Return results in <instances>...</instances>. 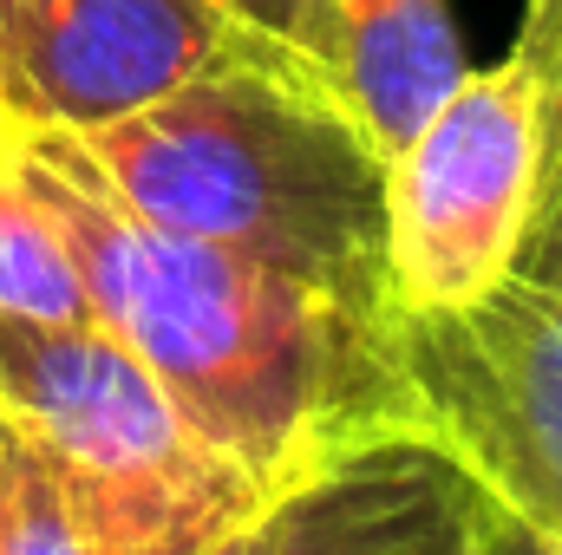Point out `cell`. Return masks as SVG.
Listing matches in <instances>:
<instances>
[{
	"mask_svg": "<svg viewBox=\"0 0 562 555\" xmlns=\"http://www.w3.org/2000/svg\"><path fill=\"white\" fill-rule=\"evenodd\" d=\"M256 39H269V46H288V53H301L307 59V46H314V0H223ZM314 66V59H307Z\"/></svg>",
	"mask_w": 562,
	"mask_h": 555,
	"instance_id": "cell-12",
	"label": "cell"
},
{
	"mask_svg": "<svg viewBox=\"0 0 562 555\" xmlns=\"http://www.w3.org/2000/svg\"><path fill=\"white\" fill-rule=\"evenodd\" d=\"M0 555H92L40 444L0 412Z\"/></svg>",
	"mask_w": 562,
	"mask_h": 555,
	"instance_id": "cell-10",
	"label": "cell"
},
{
	"mask_svg": "<svg viewBox=\"0 0 562 555\" xmlns=\"http://www.w3.org/2000/svg\"><path fill=\"white\" fill-rule=\"evenodd\" d=\"M497 490L431 431H373L262 503L269 555H477Z\"/></svg>",
	"mask_w": 562,
	"mask_h": 555,
	"instance_id": "cell-7",
	"label": "cell"
},
{
	"mask_svg": "<svg viewBox=\"0 0 562 555\" xmlns=\"http://www.w3.org/2000/svg\"><path fill=\"white\" fill-rule=\"evenodd\" d=\"M543 196V86L504 53L471 66L386 157V287L400 320L458 314L510 275Z\"/></svg>",
	"mask_w": 562,
	"mask_h": 555,
	"instance_id": "cell-5",
	"label": "cell"
},
{
	"mask_svg": "<svg viewBox=\"0 0 562 555\" xmlns=\"http://www.w3.org/2000/svg\"><path fill=\"white\" fill-rule=\"evenodd\" d=\"M203 555H269V550H262V510H256L249 523H236L229 536H216Z\"/></svg>",
	"mask_w": 562,
	"mask_h": 555,
	"instance_id": "cell-14",
	"label": "cell"
},
{
	"mask_svg": "<svg viewBox=\"0 0 562 555\" xmlns=\"http://www.w3.org/2000/svg\"><path fill=\"white\" fill-rule=\"evenodd\" d=\"M72 150L144 223L367 314H400L386 287V150L301 53L249 39L157 105L79 132Z\"/></svg>",
	"mask_w": 562,
	"mask_h": 555,
	"instance_id": "cell-2",
	"label": "cell"
},
{
	"mask_svg": "<svg viewBox=\"0 0 562 555\" xmlns=\"http://www.w3.org/2000/svg\"><path fill=\"white\" fill-rule=\"evenodd\" d=\"M307 59L386 157L471 72L451 0H314Z\"/></svg>",
	"mask_w": 562,
	"mask_h": 555,
	"instance_id": "cell-8",
	"label": "cell"
},
{
	"mask_svg": "<svg viewBox=\"0 0 562 555\" xmlns=\"http://www.w3.org/2000/svg\"><path fill=\"white\" fill-rule=\"evenodd\" d=\"M249 39L223 0H20L0 26V125H119Z\"/></svg>",
	"mask_w": 562,
	"mask_h": 555,
	"instance_id": "cell-6",
	"label": "cell"
},
{
	"mask_svg": "<svg viewBox=\"0 0 562 555\" xmlns=\"http://www.w3.org/2000/svg\"><path fill=\"white\" fill-rule=\"evenodd\" d=\"M0 150L59 223L92 320L138 353L262 497L373 431L425 424L400 314H367L314 281L132 216L66 132L0 125Z\"/></svg>",
	"mask_w": 562,
	"mask_h": 555,
	"instance_id": "cell-1",
	"label": "cell"
},
{
	"mask_svg": "<svg viewBox=\"0 0 562 555\" xmlns=\"http://www.w3.org/2000/svg\"><path fill=\"white\" fill-rule=\"evenodd\" d=\"M425 424L562 543V163L543 170L530 236L484 301L400 320Z\"/></svg>",
	"mask_w": 562,
	"mask_h": 555,
	"instance_id": "cell-4",
	"label": "cell"
},
{
	"mask_svg": "<svg viewBox=\"0 0 562 555\" xmlns=\"http://www.w3.org/2000/svg\"><path fill=\"white\" fill-rule=\"evenodd\" d=\"M0 412L40 444L92 555H203L269 503L92 314H0Z\"/></svg>",
	"mask_w": 562,
	"mask_h": 555,
	"instance_id": "cell-3",
	"label": "cell"
},
{
	"mask_svg": "<svg viewBox=\"0 0 562 555\" xmlns=\"http://www.w3.org/2000/svg\"><path fill=\"white\" fill-rule=\"evenodd\" d=\"M543 86V170L562 163V0H524V26L510 46Z\"/></svg>",
	"mask_w": 562,
	"mask_h": 555,
	"instance_id": "cell-11",
	"label": "cell"
},
{
	"mask_svg": "<svg viewBox=\"0 0 562 555\" xmlns=\"http://www.w3.org/2000/svg\"><path fill=\"white\" fill-rule=\"evenodd\" d=\"M13 13H20V0H0V26H7V20H13Z\"/></svg>",
	"mask_w": 562,
	"mask_h": 555,
	"instance_id": "cell-15",
	"label": "cell"
},
{
	"mask_svg": "<svg viewBox=\"0 0 562 555\" xmlns=\"http://www.w3.org/2000/svg\"><path fill=\"white\" fill-rule=\"evenodd\" d=\"M0 314L13 320H86L92 314L59 223L46 216V203L13 170L7 150H0Z\"/></svg>",
	"mask_w": 562,
	"mask_h": 555,
	"instance_id": "cell-9",
	"label": "cell"
},
{
	"mask_svg": "<svg viewBox=\"0 0 562 555\" xmlns=\"http://www.w3.org/2000/svg\"><path fill=\"white\" fill-rule=\"evenodd\" d=\"M477 555H562L557 536H543L530 517H517V510H504L497 503V517H491V530H484V550Z\"/></svg>",
	"mask_w": 562,
	"mask_h": 555,
	"instance_id": "cell-13",
	"label": "cell"
}]
</instances>
